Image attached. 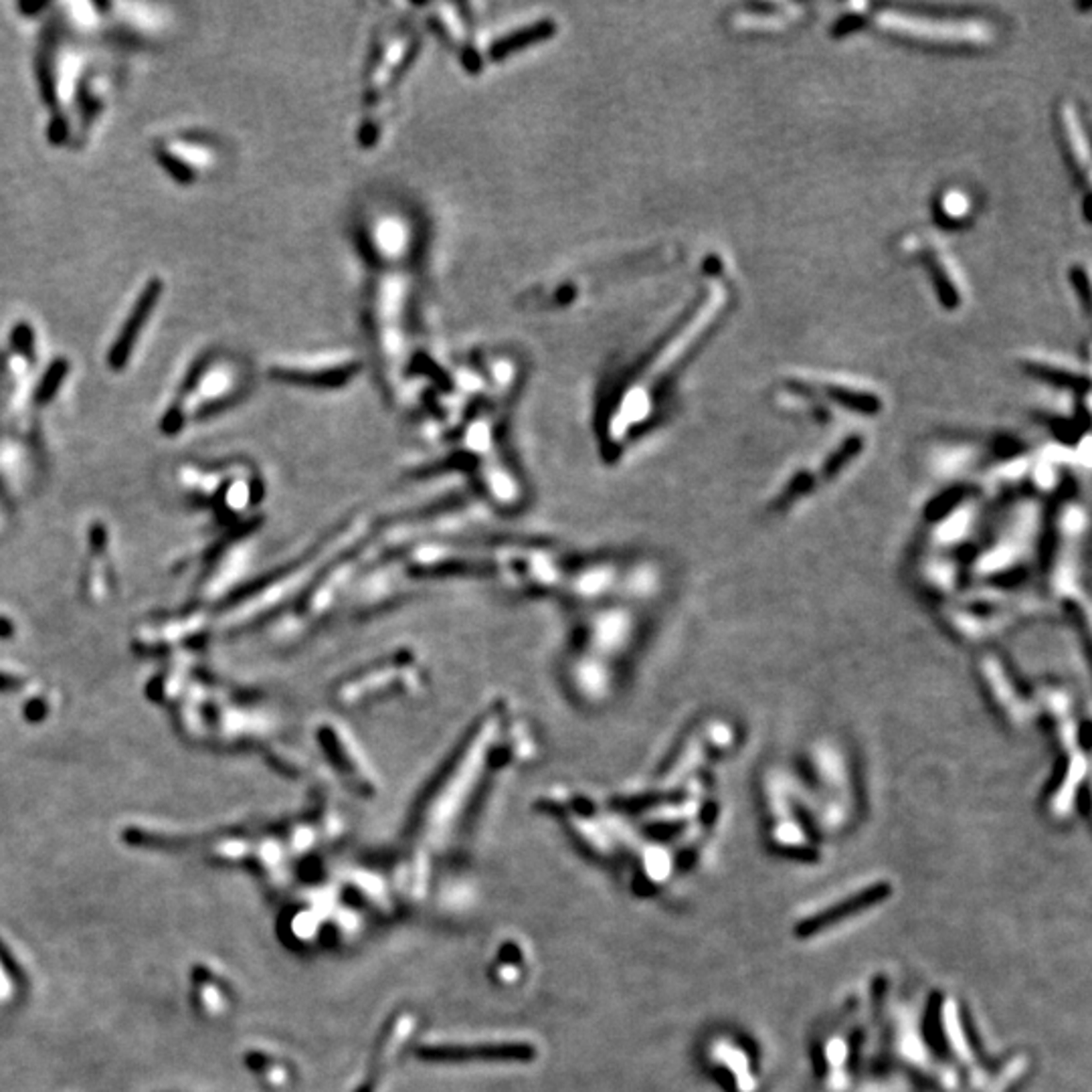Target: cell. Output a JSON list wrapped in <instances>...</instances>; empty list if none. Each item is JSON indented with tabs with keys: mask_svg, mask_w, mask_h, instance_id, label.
Wrapping results in <instances>:
<instances>
[{
	"mask_svg": "<svg viewBox=\"0 0 1092 1092\" xmlns=\"http://www.w3.org/2000/svg\"><path fill=\"white\" fill-rule=\"evenodd\" d=\"M417 1021V1016L409 1010H400L389 1018L372 1046V1054L352 1092H383L397 1060L413 1040Z\"/></svg>",
	"mask_w": 1092,
	"mask_h": 1092,
	"instance_id": "ba28073f",
	"label": "cell"
},
{
	"mask_svg": "<svg viewBox=\"0 0 1092 1092\" xmlns=\"http://www.w3.org/2000/svg\"><path fill=\"white\" fill-rule=\"evenodd\" d=\"M421 682V666L411 654H395L377 661L375 666L356 672L342 684L340 700L350 707L383 698L386 694H411Z\"/></svg>",
	"mask_w": 1092,
	"mask_h": 1092,
	"instance_id": "8992f818",
	"label": "cell"
},
{
	"mask_svg": "<svg viewBox=\"0 0 1092 1092\" xmlns=\"http://www.w3.org/2000/svg\"><path fill=\"white\" fill-rule=\"evenodd\" d=\"M314 739L320 742L318 746H320L322 757L344 787H349L361 797L375 795L379 790L375 771L368 763L365 749L347 726L330 718V721L316 726Z\"/></svg>",
	"mask_w": 1092,
	"mask_h": 1092,
	"instance_id": "5b68a950",
	"label": "cell"
},
{
	"mask_svg": "<svg viewBox=\"0 0 1092 1092\" xmlns=\"http://www.w3.org/2000/svg\"><path fill=\"white\" fill-rule=\"evenodd\" d=\"M530 746L529 725L508 704L496 702L481 712L421 799L411 823L413 852L430 858L444 850L486 785L504 767L527 761Z\"/></svg>",
	"mask_w": 1092,
	"mask_h": 1092,
	"instance_id": "7a4b0ae2",
	"label": "cell"
},
{
	"mask_svg": "<svg viewBox=\"0 0 1092 1092\" xmlns=\"http://www.w3.org/2000/svg\"><path fill=\"white\" fill-rule=\"evenodd\" d=\"M417 45V29L405 17L386 21L377 33L365 72L363 120L361 126H358L361 144L367 148L377 144L379 140L384 126L386 107L391 104L397 83L413 61Z\"/></svg>",
	"mask_w": 1092,
	"mask_h": 1092,
	"instance_id": "277c9868",
	"label": "cell"
},
{
	"mask_svg": "<svg viewBox=\"0 0 1092 1092\" xmlns=\"http://www.w3.org/2000/svg\"><path fill=\"white\" fill-rule=\"evenodd\" d=\"M419 1058L427 1062H532L538 1058V1046L524 1038L496 1040H427L415 1048Z\"/></svg>",
	"mask_w": 1092,
	"mask_h": 1092,
	"instance_id": "52a82bcc",
	"label": "cell"
},
{
	"mask_svg": "<svg viewBox=\"0 0 1092 1092\" xmlns=\"http://www.w3.org/2000/svg\"><path fill=\"white\" fill-rule=\"evenodd\" d=\"M358 370V361L349 352H332L318 356L316 363L302 367H275L271 375L287 383L310 386H340L349 383Z\"/></svg>",
	"mask_w": 1092,
	"mask_h": 1092,
	"instance_id": "30bf717a",
	"label": "cell"
},
{
	"mask_svg": "<svg viewBox=\"0 0 1092 1092\" xmlns=\"http://www.w3.org/2000/svg\"><path fill=\"white\" fill-rule=\"evenodd\" d=\"M530 953L518 938H506L496 947L490 963V977L497 986H516L529 971Z\"/></svg>",
	"mask_w": 1092,
	"mask_h": 1092,
	"instance_id": "7c38bea8",
	"label": "cell"
},
{
	"mask_svg": "<svg viewBox=\"0 0 1092 1092\" xmlns=\"http://www.w3.org/2000/svg\"><path fill=\"white\" fill-rule=\"evenodd\" d=\"M370 261L368 322L381 372L395 397L417 403V340H415V255L419 231L400 209L370 211L361 225Z\"/></svg>",
	"mask_w": 1092,
	"mask_h": 1092,
	"instance_id": "6da1fadb",
	"label": "cell"
},
{
	"mask_svg": "<svg viewBox=\"0 0 1092 1092\" xmlns=\"http://www.w3.org/2000/svg\"><path fill=\"white\" fill-rule=\"evenodd\" d=\"M552 33V26L543 21V23H532L529 26H522L518 31H513L508 35L497 37L496 41H492L490 45V57L492 59H506L508 55H513L514 51L538 43V41H545L548 35Z\"/></svg>",
	"mask_w": 1092,
	"mask_h": 1092,
	"instance_id": "4fadbf2b",
	"label": "cell"
},
{
	"mask_svg": "<svg viewBox=\"0 0 1092 1092\" xmlns=\"http://www.w3.org/2000/svg\"><path fill=\"white\" fill-rule=\"evenodd\" d=\"M65 372H67V365H65V363H55V365L49 368L47 375H45V381H43V384L39 386V399H49V397H51L55 391H57V386H59V383L63 381Z\"/></svg>",
	"mask_w": 1092,
	"mask_h": 1092,
	"instance_id": "5bb4252c",
	"label": "cell"
},
{
	"mask_svg": "<svg viewBox=\"0 0 1092 1092\" xmlns=\"http://www.w3.org/2000/svg\"><path fill=\"white\" fill-rule=\"evenodd\" d=\"M160 294H162V284L158 280H152L144 287L140 300L136 302V306L126 320V326L122 328L118 340L114 342L112 350H109V365H112L114 368H122L123 365L128 363V358H130L132 349H134V342H136L138 334L142 332L148 316L152 314V310H155Z\"/></svg>",
	"mask_w": 1092,
	"mask_h": 1092,
	"instance_id": "8fae6325",
	"label": "cell"
},
{
	"mask_svg": "<svg viewBox=\"0 0 1092 1092\" xmlns=\"http://www.w3.org/2000/svg\"><path fill=\"white\" fill-rule=\"evenodd\" d=\"M642 617L633 599L579 607L562 654V682L577 704L599 709L619 688L621 670L638 645Z\"/></svg>",
	"mask_w": 1092,
	"mask_h": 1092,
	"instance_id": "3957f363",
	"label": "cell"
},
{
	"mask_svg": "<svg viewBox=\"0 0 1092 1092\" xmlns=\"http://www.w3.org/2000/svg\"><path fill=\"white\" fill-rule=\"evenodd\" d=\"M427 21L432 23L435 35L458 55V59L464 63L465 69L472 73H478L481 69V55L478 43L474 39L472 24H469L467 15H464L462 7L455 5H433L425 7Z\"/></svg>",
	"mask_w": 1092,
	"mask_h": 1092,
	"instance_id": "9c48e42d",
	"label": "cell"
}]
</instances>
